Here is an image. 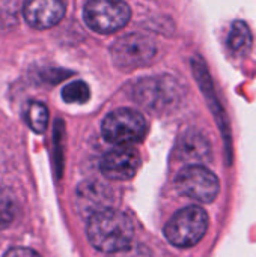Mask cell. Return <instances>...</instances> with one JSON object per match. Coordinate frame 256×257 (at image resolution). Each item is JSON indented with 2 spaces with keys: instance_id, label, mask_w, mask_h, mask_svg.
<instances>
[{
  "instance_id": "7c38bea8",
  "label": "cell",
  "mask_w": 256,
  "mask_h": 257,
  "mask_svg": "<svg viewBox=\"0 0 256 257\" xmlns=\"http://www.w3.org/2000/svg\"><path fill=\"white\" fill-rule=\"evenodd\" d=\"M181 152L184 158L196 163V161L205 160V157L210 152V146L204 137H201L199 134H192V136L184 137L181 143Z\"/></svg>"
},
{
  "instance_id": "2e32d148",
  "label": "cell",
  "mask_w": 256,
  "mask_h": 257,
  "mask_svg": "<svg viewBox=\"0 0 256 257\" xmlns=\"http://www.w3.org/2000/svg\"><path fill=\"white\" fill-rule=\"evenodd\" d=\"M110 257H154L151 250L148 247H145L143 244H130L122 250H118L115 253H112Z\"/></svg>"
},
{
  "instance_id": "277c9868",
  "label": "cell",
  "mask_w": 256,
  "mask_h": 257,
  "mask_svg": "<svg viewBox=\"0 0 256 257\" xmlns=\"http://www.w3.org/2000/svg\"><path fill=\"white\" fill-rule=\"evenodd\" d=\"M83 17L94 32L113 33L128 23L131 11L124 0H88Z\"/></svg>"
},
{
  "instance_id": "5b68a950",
  "label": "cell",
  "mask_w": 256,
  "mask_h": 257,
  "mask_svg": "<svg viewBox=\"0 0 256 257\" xmlns=\"http://www.w3.org/2000/svg\"><path fill=\"white\" fill-rule=\"evenodd\" d=\"M175 187L180 194L201 203H210L219 194V179L211 170L199 164L184 167L175 179Z\"/></svg>"
},
{
  "instance_id": "9a60e30c",
  "label": "cell",
  "mask_w": 256,
  "mask_h": 257,
  "mask_svg": "<svg viewBox=\"0 0 256 257\" xmlns=\"http://www.w3.org/2000/svg\"><path fill=\"white\" fill-rule=\"evenodd\" d=\"M14 215H15V203L12 197L3 188H0V229L9 226L11 221L14 220Z\"/></svg>"
},
{
  "instance_id": "4fadbf2b",
  "label": "cell",
  "mask_w": 256,
  "mask_h": 257,
  "mask_svg": "<svg viewBox=\"0 0 256 257\" xmlns=\"http://www.w3.org/2000/svg\"><path fill=\"white\" fill-rule=\"evenodd\" d=\"M26 120H27L29 126L35 133H38V134L44 133L47 125H48V110H47V107L42 102H38V101L29 102V105L26 108Z\"/></svg>"
},
{
  "instance_id": "30bf717a",
  "label": "cell",
  "mask_w": 256,
  "mask_h": 257,
  "mask_svg": "<svg viewBox=\"0 0 256 257\" xmlns=\"http://www.w3.org/2000/svg\"><path fill=\"white\" fill-rule=\"evenodd\" d=\"M109 194L104 185L97 182H88L78 187L77 191V205L83 212H88L89 217L95 212L106 209Z\"/></svg>"
},
{
  "instance_id": "5bb4252c",
  "label": "cell",
  "mask_w": 256,
  "mask_h": 257,
  "mask_svg": "<svg viewBox=\"0 0 256 257\" xmlns=\"http://www.w3.org/2000/svg\"><path fill=\"white\" fill-rule=\"evenodd\" d=\"M91 90L84 81H72L62 90V98L69 104H83L89 99Z\"/></svg>"
},
{
  "instance_id": "8992f818",
  "label": "cell",
  "mask_w": 256,
  "mask_h": 257,
  "mask_svg": "<svg viewBox=\"0 0 256 257\" xmlns=\"http://www.w3.org/2000/svg\"><path fill=\"white\" fill-rule=\"evenodd\" d=\"M157 53L155 42L140 33H130L119 38L112 47V56L121 69H134L149 63Z\"/></svg>"
},
{
  "instance_id": "9c48e42d",
  "label": "cell",
  "mask_w": 256,
  "mask_h": 257,
  "mask_svg": "<svg viewBox=\"0 0 256 257\" xmlns=\"http://www.w3.org/2000/svg\"><path fill=\"white\" fill-rule=\"evenodd\" d=\"M177 96V83L170 78L145 80L136 89V98L139 102L148 107H164L169 105Z\"/></svg>"
},
{
  "instance_id": "8fae6325",
  "label": "cell",
  "mask_w": 256,
  "mask_h": 257,
  "mask_svg": "<svg viewBox=\"0 0 256 257\" xmlns=\"http://www.w3.org/2000/svg\"><path fill=\"white\" fill-rule=\"evenodd\" d=\"M228 47L235 54H244L252 47V32L244 21H235L229 30Z\"/></svg>"
},
{
  "instance_id": "52a82bcc",
  "label": "cell",
  "mask_w": 256,
  "mask_h": 257,
  "mask_svg": "<svg viewBox=\"0 0 256 257\" xmlns=\"http://www.w3.org/2000/svg\"><path fill=\"white\" fill-rule=\"evenodd\" d=\"M139 166V154L130 146H119L103 157L100 163V170L107 179L127 181L137 173Z\"/></svg>"
},
{
  "instance_id": "ba28073f",
  "label": "cell",
  "mask_w": 256,
  "mask_h": 257,
  "mask_svg": "<svg viewBox=\"0 0 256 257\" xmlns=\"http://www.w3.org/2000/svg\"><path fill=\"white\" fill-rule=\"evenodd\" d=\"M65 0H24L23 14L29 26L38 30L56 26L65 15Z\"/></svg>"
},
{
  "instance_id": "e0dca14e",
  "label": "cell",
  "mask_w": 256,
  "mask_h": 257,
  "mask_svg": "<svg viewBox=\"0 0 256 257\" xmlns=\"http://www.w3.org/2000/svg\"><path fill=\"white\" fill-rule=\"evenodd\" d=\"M3 257H41L36 251L26 248V247H14Z\"/></svg>"
},
{
  "instance_id": "6da1fadb",
  "label": "cell",
  "mask_w": 256,
  "mask_h": 257,
  "mask_svg": "<svg viewBox=\"0 0 256 257\" xmlns=\"http://www.w3.org/2000/svg\"><path fill=\"white\" fill-rule=\"evenodd\" d=\"M86 233L92 247L112 254L133 242L134 227L127 214L106 208L89 217Z\"/></svg>"
},
{
  "instance_id": "7a4b0ae2",
  "label": "cell",
  "mask_w": 256,
  "mask_h": 257,
  "mask_svg": "<svg viewBox=\"0 0 256 257\" xmlns=\"http://www.w3.org/2000/svg\"><path fill=\"white\" fill-rule=\"evenodd\" d=\"M208 229V215L199 206H187L178 211L166 224V239L181 248L196 245Z\"/></svg>"
},
{
  "instance_id": "3957f363",
  "label": "cell",
  "mask_w": 256,
  "mask_h": 257,
  "mask_svg": "<svg viewBox=\"0 0 256 257\" xmlns=\"http://www.w3.org/2000/svg\"><path fill=\"white\" fill-rule=\"evenodd\" d=\"M146 120L142 113L131 108H119L106 116L101 125L103 137L116 146L139 143L146 136Z\"/></svg>"
}]
</instances>
